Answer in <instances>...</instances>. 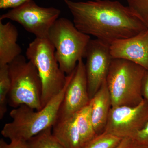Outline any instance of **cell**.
Here are the masks:
<instances>
[{"mask_svg":"<svg viewBox=\"0 0 148 148\" xmlns=\"http://www.w3.org/2000/svg\"><path fill=\"white\" fill-rule=\"evenodd\" d=\"M79 31L111 44L148 29L128 6L110 0H64Z\"/></svg>","mask_w":148,"mask_h":148,"instance_id":"6da1fadb","label":"cell"},{"mask_svg":"<svg viewBox=\"0 0 148 148\" xmlns=\"http://www.w3.org/2000/svg\"><path fill=\"white\" fill-rule=\"evenodd\" d=\"M67 85L66 78L64 89L40 110L25 105L12 110L10 116L12 121L5 125L1 131L2 135L10 141L27 142L44 130L52 127L57 120Z\"/></svg>","mask_w":148,"mask_h":148,"instance_id":"7a4b0ae2","label":"cell"},{"mask_svg":"<svg viewBox=\"0 0 148 148\" xmlns=\"http://www.w3.org/2000/svg\"><path fill=\"white\" fill-rule=\"evenodd\" d=\"M146 71L130 61L113 58L106 79L112 107L135 106L144 100L142 85Z\"/></svg>","mask_w":148,"mask_h":148,"instance_id":"3957f363","label":"cell"},{"mask_svg":"<svg viewBox=\"0 0 148 148\" xmlns=\"http://www.w3.org/2000/svg\"><path fill=\"white\" fill-rule=\"evenodd\" d=\"M26 54L39 75L42 108L64 89L67 75L60 69L55 56V48L47 38H36L29 44Z\"/></svg>","mask_w":148,"mask_h":148,"instance_id":"277c9868","label":"cell"},{"mask_svg":"<svg viewBox=\"0 0 148 148\" xmlns=\"http://www.w3.org/2000/svg\"><path fill=\"white\" fill-rule=\"evenodd\" d=\"M48 39L55 49L60 69L66 75L71 74L79 61L85 57L90 37L79 31L73 22L61 17L50 29Z\"/></svg>","mask_w":148,"mask_h":148,"instance_id":"5b68a950","label":"cell"},{"mask_svg":"<svg viewBox=\"0 0 148 148\" xmlns=\"http://www.w3.org/2000/svg\"><path fill=\"white\" fill-rule=\"evenodd\" d=\"M8 67L11 79L9 106L15 108L25 105L36 110H41L42 84L35 65L21 55Z\"/></svg>","mask_w":148,"mask_h":148,"instance_id":"8992f818","label":"cell"},{"mask_svg":"<svg viewBox=\"0 0 148 148\" xmlns=\"http://www.w3.org/2000/svg\"><path fill=\"white\" fill-rule=\"evenodd\" d=\"M61 12L58 8L42 7L30 0L1 15L0 20L8 19L16 21L36 38H48L50 29Z\"/></svg>","mask_w":148,"mask_h":148,"instance_id":"52a82bcc","label":"cell"},{"mask_svg":"<svg viewBox=\"0 0 148 148\" xmlns=\"http://www.w3.org/2000/svg\"><path fill=\"white\" fill-rule=\"evenodd\" d=\"M148 122V100L135 106L112 107L105 131L122 139H133Z\"/></svg>","mask_w":148,"mask_h":148,"instance_id":"ba28073f","label":"cell"},{"mask_svg":"<svg viewBox=\"0 0 148 148\" xmlns=\"http://www.w3.org/2000/svg\"><path fill=\"white\" fill-rule=\"evenodd\" d=\"M110 44L90 39L86 48L85 64L88 90L90 100L106 80L113 58Z\"/></svg>","mask_w":148,"mask_h":148,"instance_id":"9c48e42d","label":"cell"},{"mask_svg":"<svg viewBox=\"0 0 148 148\" xmlns=\"http://www.w3.org/2000/svg\"><path fill=\"white\" fill-rule=\"evenodd\" d=\"M67 82L57 120L73 116L90 103L85 64L82 59L79 61L74 71L67 75Z\"/></svg>","mask_w":148,"mask_h":148,"instance_id":"30bf717a","label":"cell"},{"mask_svg":"<svg viewBox=\"0 0 148 148\" xmlns=\"http://www.w3.org/2000/svg\"><path fill=\"white\" fill-rule=\"evenodd\" d=\"M113 58L127 60L148 71V29L133 36L115 41L110 45Z\"/></svg>","mask_w":148,"mask_h":148,"instance_id":"8fae6325","label":"cell"},{"mask_svg":"<svg viewBox=\"0 0 148 148\" xmlns=\"http://www.w3.org/2000/svg\"><path fill=\"white\" fill-rule=\"evenodd\" d=\"M92 123L97 135L105 131L112 108L110 95L106 80L90 101Z\"/></svg>","mask_w":148,"mask_h":148,"instance_id":"7c38bea8","label":"cell"},{"mask_svg":"<svg viewBox=\"0 0 148 148\" xmlns=\"http://www.w3.org/2000/svg\"><path fill=\"white\" fill-rule=\"evenodd\" d=\"M18 35L14 24L0 20V66L8 65L21 55L22 49L17 43Z\"/></svg>","mask_w":148,"mask_h":148,"instance_id":"4fadbf2b","label":"cell"},{"mask_svg":"<svg viewBox=\"0 0 148 148\" xmlns=\"http://www.w3.org/2000/svg\"><path fill=\"white\" fill-rule=\"evenodd\" d=\"M76 114L68 118L57 120L52 126L53 135L65 148H82Z\"/></svg>","mask_w":148,"mask_h":148,"instance_id":"5bb4252c","label":"cell"},{"mask_svg":"<svg viewBox=\"0 0 148 148\" xmlns=\"http://www.w3.org/2000/svg\"><path fill=\"white\" fill-rule=\"evenodd\" d=\"M76 118L82 148L97 135L92 123L90 102L77 113Z\"/></svg>","mask_w":148,"mask_h":148,"instance_id":"9a60e30c","label":"cell"},{"mask_svg":"<svg viewBox=\"0 0 148 148\" xmlns=\"http://www.w3.org/2000/svg\"><path fill=\"white\" fill-rule=\"evenodd\" d=\"M27 143L30 148H65L53 135L52 127L40 132Z\"/></svg>","mask_w":148,"mask_h":148,"instance_id":"2e32d148","label":"cell"},{"mask_svg":"<svg viewBox=\"0 0 148 148\" xmlns=\"http://www.w3.org/2000/svg\"><path fill=\"white\" fill-rule=\"evenodd\" d=\"M11 88L8 65L0 66V119H3L7 110L8 97Z\"/></svg>","mask_w":148,"mask_h":148,"instance_id":"e0dca14e","label":"cell"},{"mask_svg":"<svg viewBox=\"0 0 148 148\" xmlns=\"http://www.w3.org/2000/svg\"><path fill=\"white\" fill-rule=\"evenodd\" d=\"M122 140L117 136L104 132L97 135L82 148H116Z\"/></svg>","mask_w":148,"mask_h":148,"instance_id":"ac0fdd59","label":"cell"},{"mask_svg":"<svg viewBox=\"0 0 148 148\" xmlns=\"http://www.w3.org/2000/svg\"><path fill=\"white\" fill-rule=\"evenodd\" d=\"M128 7L148 29V0H127Z\"/></svg>","mask_w":148,"mask_h":148,"instance_id":"d6986e66","label":"cell"},{"mask_svg":"<svg viewBox=\"0 0 148 148\" xmlns=\"http://www.w3.org/2000/svg\"><path fill=\"white\" fill-rule=\"evenodd\" d=\"M135 143L148 146V122L145 127L132 139Z\"/></svg>","mask_w":148,"mask_h":148,"instance_id":"ffe728a7","label":"cell"},{"mask_svg":"<svg viewBox=\"0 0 148 148\" xmlns=\"http://www.w3.org/2000/svg\"><path fill=\"white\" fill-rule=\"evenodd\" d=\"M0 148H30L27 142L20 140H11L7 143L1 139L0 140Z\"/></svg>","mask_w":148,"mask_h":148,"instance_id":"44dd1931","label":"cell"},{"mask_svg":"<svg viewBox=\"0 0 148 148\" xmlns=\"http://www.w3.org/2000/svg\"><path fill=\"white\" fill-rule=\"evenodd\" d=\"M30 0H0V8H14L22 5Z\"/></svg>","mask_w":148,"mask_h":148,"instance_id":"7402d4cb","label":"cell"},{"mask_svg":"<svg viewBox=\"0 0 148 148\" xmlns=\"http://www.w3.org/2000/svg\"><path fill=\"white\" fill-rule=\"evenodd\" d=\"M142 92L144 99L148 100V71H146L143 78Z\"/></svg>","mask_w":148,"mask_h":148,"instance_id":"603a6c76","label":"cell"},{"mask_svg":"<svg viewBox=\"0 0 148 148\" xmlns=\"http://www.w3.org/2000/svg\"><path fill=\"white\" fill-rule=\"evenodd\" d=\"M133 140L131 138H125L122 140L121 142L116 148H128L132 145Z\"/></svg>","mask_w":148,"mask_h":148,"instance_id":"cb8c5ba5","label":"cell"},{"mask_svg":"<svg viewBox=\"0 0 148 148\" xmlns=\"http://www.w3.org/2000/svg\"><path fill=\"white\" fill-rule=\"evenodd\" d=\"M128 148H148V146L141 145L134 142L133 140V143Z\"/></svg>","mask_w":148,"mask_h":148,"instance_id":"d4e9b609","label":"cell"},{"mask_svg":"<svg viewBox=\"0 0 148 148\" xmlns=\"http://www.w3.org/2000/svg\"><path fill=\"white\" fill-rule=\"evenodd\" d=\"M92 1H100V0H92Z\"/></svg>","mask_w":148,"mask_h":148,"instance_id":"484cf974","label":"cell"}]
</instances>
